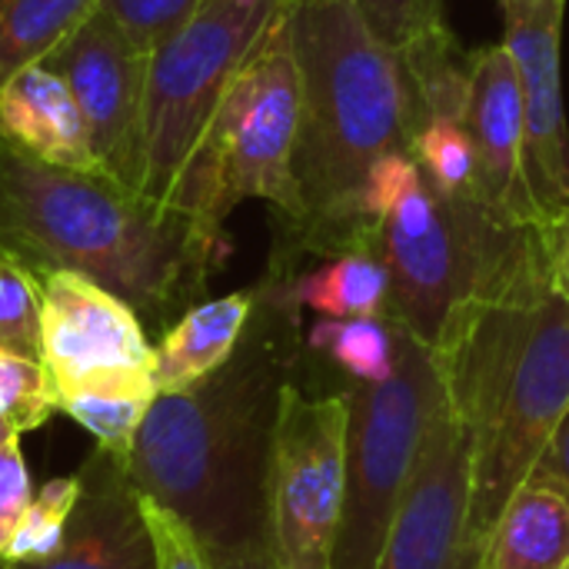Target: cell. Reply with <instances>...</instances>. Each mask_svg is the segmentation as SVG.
I'll list each match as a JSON object with an SVG mask.
<instances>
[{
	"label": "cell",
	"instance_id": "484cf974",
	"mask_svg": "<svg viewBox=\"0 0 569 569\" xmlns=\"http://www.w3.org/2000/svg\"><path fill=\"white\" fill-rule=\"evenodd\" d=\"M0 413L13 423L20 437L60 413L57 390L40 360L0 350Z\"/></svg>",
	"mask_w": 569,
	"mask_h": 569
},
{
	"label": "cell",
	"instance_id": "7a4b0ae2",
	"mask_svg": "<svg viewBox=\"0 0 569 569\" xmlns=\"http://www.w3.org/2000/svg\"><path fill=\"white\" fill-rule=\"evenodd\" d=\"M430 350L443 407L470 437L467 569H477L569 410V297L547 240L507 283L457 303Z\"/></svg>",
	"mask_w": 569,
	"mask_h": 569
},
{
	"label": "cell",
	"instance_id": "cb8c5ba5",
	"mask_svg": "<svg viewBox=\"0 0 569 569\" xmlns=\"http://www.w3.org/2000/svg\"><path fill=\"white\" fill-rule=\"evenodd\" d=\"M410 157L417 160L423 180L447 193H477V153L463 120L433 117L413 130Z\"/></svg>",
	"mask_w": 569,
	"mask_h": 569
},
{
	"label": "cell",
	"instance_id": "6da1fadb",
	"mask_svg": "<svg viewBox=\"0 0 569 569\" xmlns=\"http://www.w3.org/2000/svg\"><path fill=\"white\" fill-rule=\"evenodd\" d=\"M293 277L270 267L233 357L180 393H160L120 463L140 497L177 513L207 553L263 540V487L280 397L303 363Z\"/></svg>",
	"mask_w": 569,
	"mask_h": 569
},
{
	"label": "cell",
	"instance_id": "277c9868",
	"mask_svg": "<svg viewBox=\"0 0 569 569\" xmlns=\"http://www.w3.org/2000/svg\"><path fill=\"white\" fill-rule=\"evenodd\" d=\"M290 40L300 70V213L280 227L273 267L297 273L293 263L307 253L330 260L370 250L363 187L383 157L410 153L413 107L400 53L370 30L353 0H293Z\"/></svg>",
	"mask_w": 569,
	"mask_h": 569
},
{
	"label": "cell",
	"instance_id": "5b68a950",
	"mask_svg": "<svg viewBox=\"0 0 569 569\" xmlns=\"http://www.w3.org/2000/svg\"><path fill=\"white\" fill-rule=\"evenodd\" d=\"M540 247L543 233L500 220L480 193L447 197L420 173L370 237L390 277L383 320L433 347L457 303L507 283Z\"/></svg>",
	"mask_w": 569,
	"mask_h": 569
},
{
	"label": "cell",
	"instance_id": "9a60e30c",
	"mask_svg": "<svg viewBox=\"0 0 569 569\" xmlns=\"http://www.w3.org/2000/svg\"><path fill=\"white\" fill-rule=\"evenodd\" d=\"M80 477L83 497L63 547L43 563H0V569H153V547L140 513V497L120 460L93 450L80 467Z\"/></svg>",
	"mask_w": 569,
	"mask_h": 569
},
{
	"label": "cell",
	"instance_id": "7c38bea8",
	"mask_svg": "<svg viewBox=\"0 0 569 569\" xmlns=\"http://www.w3.org/2000/svg\"><path fill=\"white\" fill-rule=\"evenodd\" d=\"M40 363L50 373L57 403L60 393L90 377L113 370H153L147 327L117 293L70 270L40 273Z\"/></svg>",
	"mask_w": 569,
	"mask_h": 569
},
{
	"label": "cell",
	"instance_id": "d6a6232c",
	"mask_svg": "<svg viewBox=\"0 0 569 569\" xmlns=\"http://www.w3.org/2000/svg\"><path fill=\"white\" fill-rule=\"evenodd\" d=\"M213 569H273V560L267 553V543H253L243 550H230V553H207Z\"/></svg>",
	"mask_w": 569,
	"mask_h": 569
},
{
	"label": "cell",
	"instance_id": "f1b7e54d",
	"mask_svg": "<svg viewBox=\"0 0 569 569\" xmlns=\"http://www.w3.org/2000/svg\"><path fill=\"white\" fill-rule=\"evenodd\" d=\"M140 513L153 547V569H213L203 543L177 513H170L150 497H140Z\"/></svg>",
	"mask_w": 569,
	"mask_h": 569
},
{
	"label": "cell",
	"instance_id": "f546056e",
	"mask_svg": "<svg viewBox=\"0 0 569 569\" xmlns=\"http://www.w3.org/2000/svg\"><path fill=\"white\" fill-rule=\"evenodd\" d=\"M33 480L27 470V460L20 453V440H10L0 447V560L10 547V537L27 513L33 500Z\"/></svg>",
	"mask_w": 569,
	"mask_h": 569
},
{
	"label": "cell",
	"instance_id": "5bb4252c",
	"mask_svg": "<svg viewBox=\"0 0 569 569\" xmlns=\"http://www.w3.org/2000/svg\"><path fill=\"white\" fill-rule=\"evenodd\" d=\"M463 127L477 153V193L500 220L537 230V213L523 177V93L510 50H470V83Z\"/></svg>",
	"mask_w": 569,
	"mask_h": 569
},
{
	"label": "cell",
	"instance_id": "4fadbf2b",
	"mask_svg": "<svg viewBox=\"0 0 569 569\" xmlns=\"http://www.w3.org/2000/svg\"><path fill=\"white\" fill-rule=\"evenodd\" d=\"M470 437L440 407L377 569H467Z\"/></svg>",
	"mask_w": 569,
	"mask_h": 569
},
{
	"label": "cell",
	"instance_id": "1f68e13d",
	"mask_svg": "<svg viewBox=\"0 0 569 569\" xmlns=\"http://www.w3.org/2000/svg\"><path fill=\"white\" fill-rule=\"evenodd\" d=\"M547 240V253H550V267H553V277L557 283L563 287V293L569 297V213L543 233Z\"/></svg>",
	"mask_w": 569,
	"mask_h": 569
},
{
	"label": "cell",
	"instance_id": "e0dca14e",
	"mask_svg": "<svg viewBox=\"0 0 569 569\" xmlns=\"http://www.w3.org/2000/svg\"><path fill=\"white\" fill-rule=\"evenodd\" d=\"M253 307L257 287L233 290L227 297H213L190 307L170 330L160 333V343L153 347L157 390L180 393L220 370L233 357L253 317Z\"/></svg>",
	"mask_w": 569,
	"mask_h": 569
},
{
	"label": "cell",
	"instance_id": "d6986e66",
	"mask_svg": "<svg viewBox=\"0 0 569 569\" xmlns=\"http://www.w3.org/2000/svg\"><path fill=\"white\" fill-rule=\"evenodd\" d=\"M157 397L153 370H113L60 393V413L83 427L97 440V450L123 463Z\"/></svg>",
	"mask_w": 569,
	"mask_h": 569
},
{
	"label": "cell",
	"instance_id": "e575fe53",
	"mask_svg": "<svg viewBox=\"0 0 569 569\" xmlns=\"http://www.w3.org/2000/svg\"><path fill=\"white\" fill-rule=\"evenodd\" d=\"M567 569H569V567H567Z\"/></svg>",
	"mask_w": 569,
	"mask_h": 569
},
{
	"label": "cell",
	"instance_id": "603a6c76",
	"mask_svg": "<svg viewBox=\"0 0 569 569\" xmlns=\"http://www.w3.org/2000/svg\"><path fill=\"white\" fill-rule=\"evenodd\" d=\"M80 497H83V477L80 470L70 473V477H57L50 483H43L27 513L20 517L13 537H10V547L3 553L0 563L7 567H27V563H43L50 560L63 540H67V530H70V520L80 507Z\"/></svg>",
	"mask_w": 569,
	"mask_h": 569
},
{
	"label": "cell",
	"instance_id": "ac0fdd59",
	"mask_svg": "<svg viewBox=\"0 0 569 569\" xmlns=\"http://www.w3.org/2000/svg\"><path fill=\"white\" fill-rule=\"evenodd\" d=\"M569 500L530 480L493 527L477 569H567Z\"/></svg>",
	"mask_w": 569,
	"mask_h": 569
},
{
	"label": "cell",
	"instance_id": "3957f363",
	"mask_svg": "<svg viewBox=\"0 0 569 569\" xmlns=\"http://www.w3.org/2000/svg\"><path fill=\"white\" fill-rule=\"evenodd\" d=\"M0 253L37 273H80L163 333L203 303L230 240L187 210L103 173L50 167L0 137Z\"/></svg>",
	"mask_w": 569,
	"mask_h": 569
},
{
	"label": "cell",
	"instance_id": "8992f818",
	"mask_svg": "<svg viewBox=\"0 0 569 569\" xmlns=\"http://www.w3.org/2000/svg\"><path fill=\"white\" fill-rule=\"evenodd\" d=\"M300 130V70L290 40V10L263 37L257 53L230 83L177 207L223 230L243 200H267L280 227L300 213L293 150Z\"/></svg>",
	"mask_w": 569,
	"mask_h": 569
},
{
	"label": "cell",
	"instance_id": "4316f807",
	"mask_svg": "<svg viewBox=\"0 0 569 569\" xmlns=\"http://www.w3.org/2000/svg\"><path fill=\"white\" fill-rule=\"evenodd\" d=\"M207 0H100V13L120 30V37L150 57L160 43L180 33Z\"/></svg>",
	"mask_w": 569,
	"mask_h": 569
},
{
	"label": "cell",
	"instance_id": "8fae6325",
	"mask_svg": "<svg viewBox=\"0 0 569 569\" xmlns=\"http://www.w3.org/2000/svg\"><path fill=\"white\" fill-rule=\"evenodd\" d=\"M40 63L57 70L70 87L90 137L97 170L137 190L147 57L133 50L100 10H93Z\"/></svg>",
	"mask_w": 569,
	"mask_h": 569
},
{
	"label": "cell",
	"instance_id": "30bf717a",
	"mask_svg": "<svg viewBox=\"0 0 569 569\" xmlns=\"http://www.w3.org/2000/svg\"><path fill=\"white\" fill-rule=\"evenodd\" d=\"M569 0H500L503 47L523 93V177L540 233L569 213V127L563 110V20Z\"/></svg>",
	"mask_w": 569,
	"mask_h": 569
},
{
	"label": "cell",
	"instance_id": "9c48e42d",
	"mask_svg": "<svg viewBox=\"0 0 569 569\" xmlns=\"http://www.w3.org/2000/svg\"><path fill=\"white\" fill-rule=\"evenodd\" d=\"M347 390L313 393L290 380L273 427L263 540L273 569H330L347 487Z\"/></svg>",
	"mask_w": 569,
	"mask_h": 569
},
{
	"label": "cell",
	"instance_id": "52a82bcc",
	"mask_svg": "<svg viewBox=\"0 0 569 569\" xmlns=\"http://www.w3.org/2000/svg\"><path fill=\"white\" fill-rule=\"evenodd\" d=\"M293 0H207L147 57L143 147L137 193L177 207L187 170L237 73ZM180 210V207H177Z\"/></svg>",
	"mask_w": 569,
	"mask_h": 569
},
{
	"label": "cell",
	"instance_id": "4dcf8cb0",
	"mask_svg": "<svg viewBox=\"0 0 569 569\" xmlns=\"http://www.w3.org/2000/svg\"><path fill=\"white\" fill-rule=\"evenodd\" d=\"M530 480L557 490L560 497L569 500V410L567 417L560 420L553 440L547 443V450H543V457H540V463H537V470H533Z\"/></svg>",
	"mask_w": 569,
	"mask_h": 569
},
{
	"label": "cell",
	"instance_id": "836d02e7",
	"mask_svg": "<svg viewBox=\"0 0 569 569\" xmlns=\"http://www.w3.org/2000/svg\"><path fill=\"white\" fill-rule=\"evenodd\" d=\"M10 440H20V433H17V430H13V423L0 413V447H3V443H10Z\"/></svg>",
	"mask_w": 569,
	"mask_h": 569
},
{
	"label": "cell",
	"instance_id": "44dd1931",
	"mask_svg": "<svg viewBox=\"0 0 569 569\" xmlns=\"http://www.w3.org/2000/svg\"><path fill=\"white\" fill-rule=\"evenodd\" d=\"M97 7L100 0H0V87L40 63Z\"/></svg>",
	"mask_w": 569,
	"mask_h": 569
},
{
	"label": "cell",
	"instance_id": "7402d4cb",
	"mask_svg": "<svg viewBox=\"0 0 569 569\" xmlns=\"http://www.w3.org/2000/svg\"><path fill=\"white\" fill-rule=\"evenodd\" d=\"M307 350L333 360L360 387H380L397 373V330L383 317H323L310 327Z\"/></svg>",
	"mask_w": 569,
	"mask_h": 569
},
{
	"label": "cell",
	"instance_id": "2e32d148",
	"mask_svg": "<svg viewBox=\"0 0 569 569\" xmlns=\"http://www.w3.org/2000/svg\"><path fill=\"white\" fill-rule=\"evenodd\" d=\"M0 137L50 167L100 173L80 107L47 63H30L0 87Z\"/></svg>",
	"mask_w": 569,
	"mask_h": 569
},
{
	"label": "cell",
	"instance_id": "ffe728a7",
	"mask_svg": "<svg viewBox=\"0 0 569 569\" xmlns=\"http://www.w3.org/2000/svg\"><path fill=\"white\" fill-rule=\"evenodd\" d=\"M390 293L387 267L370 250L330 257L323 267L293 277V300L333 320L383 317Z\"/></svg>",
	"mask_w": 569,
	"mask_h": 569
},
{
	"label": "cell",
	"instance_id": "ba28073f",
	"mask_svg": "<svg viewBox=\"0 0 569 569\" xmlns=\"http://www.w3.org/2000/svg\"><path fill=\"white\" fill-rule=\"evenodd\" d=\"M397 330V373L380 387L350 383L347 487L330 569H377L407 500L427 433L443 407L430 343Z\"/></svg>",
	"mask_w": 569,
	"mask_h": 569
},
{
	"label": "cell",
	"instance_id": "d4e9b609",
	"mask_svg": "<svg viewBox=\"0 0 569 569\" xmlns=\"http://www.w3.org/2000/svg\"><path fill=\"white\" fill-rule=\"evenodd\" d=\"M43 287L40 273L0 253V350L40 360Z\"/></svg>",
	"mask_w": 569,
	"mask_h": 569
},
{
	"label": "cell",
	"instance_id": "83f0119b",
	"mask_svg": "<svg viewBox=\"0 0 569 569\" xmlns=\"http://www.w3.org/2000/svg\"><path fill=\"white\" fill-rule=\"evenodd\" d=\"M370 30L393 50L410 47L413 40L447 27L443 0H353Z\"/></svg>",
	"mask_w": 569,
	"mask_h": 569
}]
</instances>
